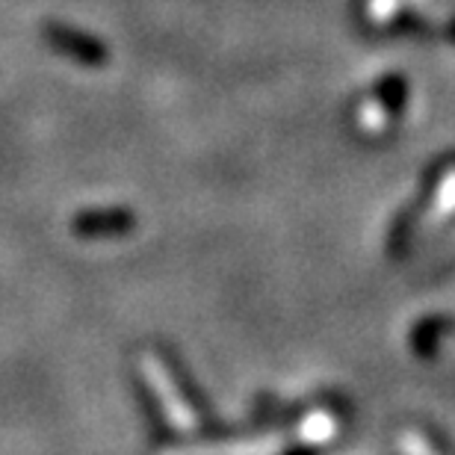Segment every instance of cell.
<instances>
[{
	"label": "cell",
	"instance_id": "6da1fadb",
	"mask_svg": "<svg viewBox=\"0 0 455 455\" xmlns=\"http://www.w3.org/2000/svg\"><path fill=\"white\" fill-rule=\"evenodd\" d=\"M145 372H148L154 394L160 396V403H163V408H166V417L172 420V426H178L180 432L196 429V414H193V408H189V405L184 403V396L178 394L175 379L169 376V370L163 367V363H160L157 358H148V361H145Z\"/></svg>",
	"mask_w": 455,
	"mask_h": 455
},
{
	"label": "cell",
	"instance_id": "7a4b0ae2",
	"mask_svg": "<svg viewBox=\"0 0 455 455\" xmlns=\"http://www.w3.org/2000/svg\"><path fill=\"white\" fill-rule=\"evenodd\" d=\"M287 441L281 435H267L254 441H236V443H213V447H196V450H175L169 455H281Z\"/></svg>",
	"mask_w": 455,
	"mask_h": 455
},
{
	"label": "cell",
	"instance_id": "3957f363",
	"mask_svg": "<svg viewBox=\"0 0 455 455\" xmlns=\"http://www.w3.org/2000/svg\"><path fill=\"white\" fill-rule=\"evenodd\" d=\"M452 213H455V166L441 178V184H438V189H435V198H432V204H429V211L420 216V222H417V228H414L417 236H423V234L435 231V228H441Z\"/></svg>",
	"mask_w": 455,
	"mask_h": 455
},
{
	"label": "cell",
	"instance_id": "277c9868",
	"mask_svg": "<svg viewBox=\"0 0 455 455\" xmlns=\"http://www.w3.org/2000/svg\"><path fill=\"white\" fill-rule=\"evenodd\" d=\"M338 435V420L329 411H314L307 414L302 423L296 426V441L299 443H325Z\"/></svg>",
	"mask_w": 455,
	"mask_h": 455
},
{
	"label": "cell",
	"instance_id": "5b68a950",
	"mask_svg": "<svg viewBox=\"0 0 455 455\" xmlns=\"http://www.w3.org/2000/svg\"><path fill=\"white\" fill-rule=\"evenodd\" d=\"M399 450H403V455H438L432 443L426 441V435L414 432V429H405L399 435Z\"/></svg>",
	"mask_w": 455,
	"mask_h": 455
}]
</instances>
